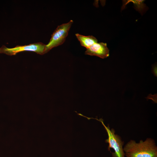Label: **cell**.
Instances as JSON below:
<instances>
[{"instance_id":"obj_1","label":"cell","mask_w":157,"mask_h":157,"mask_svg":"<svg viewBox=\"0 0 157 157\" xmlns=\"http://www.w3.org/2000/svg\"><path fill=\"white\" fill-rule=\"evenodd\" d=\"M123 149L126 157H157V147L154 140L150 138L138 143L131 140Z\"/></svg>"},{"instance_id":"obj_2","label":"cell","mask_w":157,"mask_h":157,"mask_svg":"<svg viewBox=\"0 0 157 157\" xmlns=\"http://www.w3.org/2000/svg\"><path fill=\"white\" fill-rule=\"evenodd\" d=\"M85 117L89 119H95L100 122L104 126L108 135V138L105 141V142L108 143V149L110 151V148H112L114 151L112 153V157H125L123 149L124 142L122 141L121 138L119 135L115 134V130L113 129H110L109 126H106L102 119H98L96 118H89L86 116Z\"/></svg>"},{"instance_id":"obj_3","label":"cell","mask_w":157,"mask_h":157,"mask_svg":"<svg viewBox=\"0 0 157 157\" xmlns=\"http://www.w3.org/2000/svg\"><path fill=\"white\" fill-rule=\"evenodd\" d=\"M73 21L70 20L66 23L58 26L51 35V38L46 45V53L53 48L63 44L67 37Z\"/></svg>"},{"instance_id":"obj_4","label":"cell","mask_w":157,"mask_h":157,"mask_svg":"<svg viewBox=\"0 0 157 157\" xmlns=\"http://www.w3.org/2000/svg\"><path fill=\"white\" fill-rule=\"evenodd\" d=\"M46 45L42 42L35 43L27 45H17L12 48H8L3 45L0 48V53L12 56L22 51H31L42 55L46 53Z\"/></svg>"},{"instance_id":"obj_5","label":"cell","mask_w":157,"mask_h":157,"mask_svg":"<svg viewBox=\"0 0 157 157\" xmlns=\"http://www.w3.org/2000/svg\"><path fill=\"white\" fill-rule=\"evenodd\" d=\"M109 51L106 43L97 42L86 49L85 54L90 56H96L102 58H104L109 56Z\"/></svg>"},{"instance_id":"obj_6","label":"cell","mask_w":157,"mask_h":157,"mask_svg":"<svg viewBox=\"0 0 157 157\" xmlns=\"http://www.w3.org/2000/svg\"><path fill=\"white\" fill-rule=\"evenodd\" d=\"M75 35L80 42L81 46L87 49L94 43L97 42V40L92 35L85 36L78 33Z\"/></svg>"},{"instance_id":"obj_7","label":"cell","mask_w":157,"mask_h":157,"mask_svg":"<svg viewBox=\"0 0 157 157\" xmlns=\"http://www.w3.org/2000/svg\"><path fill=\"white\" fill-rule=\"evenodd\" d=\"M124 2L122 8V9H124L125 7V6L128 3L130 2H132L134 4L135 8L136 10L141 13H142L143 12L146 8V6L143 3L144 0H129L124 1Z\"/></svg>"}]
</instances>
